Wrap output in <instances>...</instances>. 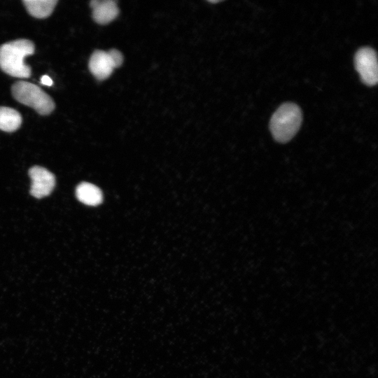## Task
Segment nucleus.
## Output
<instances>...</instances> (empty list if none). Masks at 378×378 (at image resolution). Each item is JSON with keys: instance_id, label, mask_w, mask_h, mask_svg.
Segmentation results:
<instances>
[{"instance_id": "nucleus-1", "label": "nucleus", "mask_w": 378, "mask_h": 378, "mask_svg": "<svg viewBox=\"0 0 378 378\" xmlns=\"http://www.w3.org/2000/svg\"><path fill=\"white\" fill-rule=\"evenodd\" d=\"M34 44L27 39H18L0 46V68L7 74L17 78H29L31 69L24 58L33 55Z\"/></svg>"}, {"instance_id": "nucleus-2", "label": "nucleus", "mask_w": 378, "mask_h": 378, "mask_svg": "<svg viewBox=\"0 0 378 378\" xmlns=\"http://www.w3.org/2000/svg\"><path fill=\"white\" fill-rule=\"evenodd\" d=\"M300 108L293 103L282 104L273 114L270 120V131L279 143L289 141L298 132L302 122Z\"/></svg>"}, {"instance_id": "nucleus-3", "label": "nucleus", "mask_w": 378, "mask_h": 378, "mask_svg": "<svg viewBox=\"0 0 378 378\" xmlns=\"http://www.w3.org/2000/svg\"><path fill=\"white\" fill-rule=\"evenodd\" d=\"M13 97L31 107L41 115H48L55 108L52 98L38 86L27 81H18L12 86Z\"/></svg>"}, {"instance_id": "nucleus-4", "label": "nucleus", "mask_w": 378, "mask_h": 378, "mask_svg": "<svg viewBox=\"0 0 378 378\" xmlns=\"http://www.w3.org/2000/svg\"><path fill=\"white\" fill-rule=\"evenodd\" d=\"M355 66L365 85L372 86L377 84V59L374 50L369 47L359 49L355 55Z\"/></svg>"}, {"instance_id": "nucleus-5", "label": "nucleus", "mask_w": 378, "mask_h": 378, "mask_svg": "<svg viewBox=\"0 0 378 378\" xmlns=\"http://www.w3.org/2000/svg\"><path fill=\"white\" fill-rule=\"evenodd\" d=\"M31 179L30 193L36 198L49 195L52 191L55 179L54 175L44 167H32L29 171Z\"/></svg>"}, {"instance_id": "nucleus-6", "label": "nucleus", "mask_w": 378, "mask_h": 378, "mask_svg": "<svg viewBox=\"0 0 378 378\" xmlns=\"http://www.w3.org/2000/svg\"><path fill=\"white\" fill-rule=\"evenodd\" d=\"M89 69L98 79L107 78L112 73L114 67L107 52L95 50L89 60Z\"/></svg>"}, {"instance_id": "nucleus-7", "label": "nucleus", "mask_w": 378, "mask_h": 378, "mask_svg": "<svg viewBox=\"0 0 378 378\" xmlns=\"http://www.w3.org/2000/svg\"><path fill=\"white\" fill-rule=\"evenodd\" d=\"M94 20L101 24L113 20L118 15L116 3L112 0H93L90 2Z\"/></svg>"}, {"instance_id": "nucleus-8", "label": "nucleus", "mask_w": 378, "mask_h": 378, "mask_svg": "<svg viewBox=\"0 0 378 378\" xmlns=\"http://www.w3.org/2000/svg\"><path fill=\"white\" fill-rule=\"evenodd\" d=\"M76 195L80 202L89 206H97L103 200L102 192L100 189L96 186L87 182H83L77 186Z\"/></svg>"}, {"instance_id": "nucleus-9", "label": "nucleus", "mask_w": 378, "mask_h": 378, "mask_svg": "<svg viewBox=\"0 0 378 378\" xmlns=\"http://www.w3.org/2000/svg\"><path fill=\"white\" fill-rule=\"evenodd\" d=\"M26 9L36 18H46L53 11L57 0H23Z\"/></svg>"}, {"instance_id": "nucleus-10", "label": "nucleus", "mask_w": 378, "mask_h": 378, "mask_svg": "<svg viewBox=\"0 0 378 378\" xmlns=\"http://www.w3.org/2000/svg\"><path fill=\"white\" fill-rule=\"evenodd\" d=\"M22 117L16 110L2 106L0 107V130L12 132L17 130L21 125Z\"/></svg>"}, {"instance_id": "nucleus-11", "label": "nucleus", "mask_w": 378, "mask_h": 378, "mask_svg": "<svg viewBox=\"0 0 378 378\" xmlns=\"http://www.w3.org/2000/svg\"><path fill=\"white\" fill-rule=\"evenodd\" d=\"M107 52L110 57L114 68L118 67L122 64L123 61V57L122 53L119 50L116 49H111Z\"/></svg>"}, {"instance_id": "nucleus-12", "label": "nucleus", "mask_w": 378, "mask_h": 378, "mask_svg": "<svg viewBox=\"0 0 378 378\" xmlns=\"http://www.w3.org/2000/svg\"><path fill=\"white\" fill-rule=\"evenodd\" d=\"M41 82L43 85L51 86L53 83L52 79L47 75H44L41 78Z\"/></svg>"}, {"instance_id": "nucleus-13", "label": "nucleus", "mask_w": 378, "mask_h": 378, "mask_svg": "<svg viewBox=\"0 0 378 378\" xmlns=\"http://www.w3.org/2000/svg\"><path fill=\"white\" fill-rule=\"evenodd\" d=\"M209 2L215 4L219 2V1H209Z\"/></svg>"}]
</instances>
